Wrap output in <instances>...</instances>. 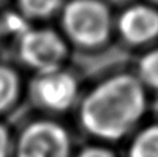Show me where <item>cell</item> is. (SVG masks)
Here are the masks:
<instances>
[{
  "label": "cell",
  "mask_w": 158,
  "mask_h": 157,
  "mask_svg": "<svg viewBox=\"0 0 158 157\" xmlns=\"http://www.w3.org/2000/svg\"><path fill=\"white\" fill-rule=\"evenodd\" d=\"M145 94L141 84L129 75L102 83L85 98L81 108L82 125L99 138L119 139L143 115Z\"/></svg>",
  "instance_id": "cell-1"
},
{
  "label": "cell",
  "mask_w": 158,
  "mask_h": 157,
  "mask_svg": "<svg viewBox=\"0 0 158 157\" xmlns=\"http://www.w3.org/2000/svg\"><path fill=\"white\" fill-rule=\"evenodd\" d=\"M119 28L128 41L145 42L158 33V13L144 5L132 7L123 13Z\"/></svg>",
  "instance_id": "cell-6"
},
{
  "label": "cell",
  "mask_w": 158,
  "mask_h": 157,
  "mask_svg": "<svg viewBox=\"0 0 158 157\" xmlns=\"http://www.w3.org/2000/svg\"><path fill=\"white\" fill-rule=\"evenodd\" d=\"M8 149H9L8 134L2 126H0V157H7Z\"/></svg>",
  "instance_id": "cell-12"
},
{
  "label": "cell",
  "mask_w": 158,
  "mask_h": 157,
  "mask_svg": "<svg viewBox=\"0 0 158 157\" xmlns=\"http://www.w3.org/2000/svg\"><path fill=\"white\" fill-rule=\"evenodd\" d=\"M140 74L148 84L158 88V50L148 54L141 60Z\"/></svg>",
  "instance_id": "cell-9"
},
{
  "label": "cell",
  "mask_w": 158,
  "mask_h": 157,
  "mask_svg": "<svg viewBox=\"0 0 158 157\" xmlns=\"http://www.w3.org/2000/svg\"><path fill=\"white\" fill-rule=\"evenodd\" d=\"M20 53L27 64L43 74L58 70L64 57V45L50 30H27L22 36Z\"/></svg>",
  "instance_id": "cell-4"
},
{
  "label": "cell",
  "mask_w": 158,
  "mask_h": 157,
  "mask_svg": "<svg viewBox=\"0 0 158 157\" xmlns=\"http://www.w3.org/2000/svg\"><path fill=\"white\" fill-rule=\"evenodd\" d=\"M60 0H21L27 12L34 16H46L58 8Z\"/></svg>",
  "instance_id": "cell-10"
},
{
  "label": "cell",
  "mask_w": 158,
  "mask_h": 157,
  "mask_svg": "<svg viewBox=\"0 0 158 157\" xmlns=\"http://www.w3.org/2000/svg\"><path fill=\"white\" fill-rule=\"evenodd\" d=\"M128 157H158V126L146 128L135 139Z\"/></svg>",
  "instance_id": "cell-7"
},
{
  "label": "cell",
  "mask_w": 158,
  "mask_h": 157,
  "mask_svg": "<svg viewBox=\"0 0 158 157\" xmlns=\"http://www.w3.org/2000/svg\"><path fill=\"white\" fill-rule=\"evenodd\" d=\"M17 91V78L8 68L0 67V110L13 100Z\"/></svg>",
  "instance_id": "cell-8"
},
{
  "label": "cell",
  "mask_w": 158,
  "mask_h": 157,
  "mask_svg": "<svg viewBox=\"0 0 158 157\" xmlns=\"http://www.w3.org/2000/svg\"><path fill=\"white\" fill-rule=\"evenodd\" d=\"M4 21H5V25H7V29L10 30V32L22 33V36L27 32L26 22L21 17H19L17 15H8L7 19H5Z\"/></svg>",
  "instance_id": "cell-11"
},
{
  "label": "cell",
  "mask_w": 158,
  "mask_h": 157,
  "mask_svg": "<svg viewBox=\"0 0 158 157\" xmlns=\"http://www.w3.org/2000/svg\"><path fill=\"white\" fill-rule=\"evenodd\" d=\"M109 13L101 3L94 0H75L64 12V25L76 41L95 45L109 33Z\"/></svg>",
  "instance_id": "cell-2"
},
{
  "label": "cell",
  "mask_w": 158,
  "mask_h": 157,
  "mask_svg": "<svg viewBox=\"0 0 158 157\" xmlns=\"http://www.w3.org/2000/svg\"><path fill=\"white\" fill-rule=\"evenodd\" d=\"M35 96L41 102L55 110H63L76 97V81L71 75L58 70L43 72L35 83Z\"/></svg>",
  "instance_id": "cell-5"
},
{
  "label": "cell",
  "mask_w": 158,
  "mask_h": 157,
  "mask_svg": "<svg viewBox=\"0 0 158 157\" xmlns=\"http://www.w3.org/2000/svg\"><path fill=\"white\" fill-rule=\"evenodd\" d=\"M80 157H112V155L101 148H90L82 152Z\"/></svg>",
  "instance_id": "cell-13"
},
{
  "label": "cell",
  "mask_w": 158,
  "mask_h": 157,
  "mask_svg": "<svg viewBox=\"0 0 158 157\" xmlns=\"http://www.w3.org/2000/svg\"><path fill=\"white\" fill-rule=\"evenodd\" d=\"M69 138L60 126L50 122L33 123L24 131L17 157H68Z\"/></svg>",
  "instance_id": "cell-3"
}]
</instances>
